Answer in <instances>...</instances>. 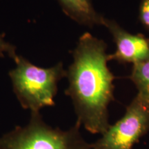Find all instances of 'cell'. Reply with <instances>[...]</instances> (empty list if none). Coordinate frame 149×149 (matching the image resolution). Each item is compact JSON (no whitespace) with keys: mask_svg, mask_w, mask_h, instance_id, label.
<instances>
[{"mask_svg":"<svg viewBox=\"0 0 149 149\" xmlns=\"http://www.w3.org/2000/svg\"><path fill=\"white\" fill-rule=\"evenodd\" d=\"M102 26L114 39L117 50L109 55V60L138 64L149 59V39L141 35L130 34L113 20L104 18Z\"/></svg>","mask_w":149,"mask_h":149,"instance_id":"5b68a950","label":"cell"},{"mask_svg":"<svg viewBox=\"0 0 149 149\" xmlns=\"http://www.w3.org/2000/svg\"><path fill=\"white\" fill-rule=\"evenodd\" d=\"M81 124L68 130L48 126L40 113H31L29 124L15 128L0 138V149H88L90 144L81 135Z\"/></svg>","mask_w":149,"mask_h":149,"instance_id":"3957f363","label":"cell"},{"mask_svg":"<svg viewBox=\"0 0 149 149\" xmlns=\"http://www.w3.org/2000/svg\"><path fill=\"white\" fill-rule=\"evenodd\" d=\"M88 149H92V148H91V144H90V147H89Z\"/></svg>","mask_w":149,"mask_h":149,"instance_id":"30bf717a","label":"cell"},{"mask_svg":"<svg viewBox=\"0 0 149 149\" xmlns=\"http://www.w3.org/2000/svg\"><path fill=\"white\" fill-rule=\"evenodd\" d=\"M107 44L88 33L81 35L67 71L77 121L88 132L103 134L109 127L108 107L113 100L115 77L109 70Z\"/></svg>","mask_w":149,"mask_h":149,"instance_id":"6da1fadb","label":"cell"},{"mask_svg":"<svg viewBox=\"0 0 149 149\" xmlns=\"http://www.w3.org/2000/svg\"><path fill=\"white\" fill-rule=\"evenodd\" d=\"M130 79L139 94L149 100V59L134 64Z\"/></svg>","mask_w":149,"mask_h":149,"instance_id":"52a82bcc","label":"cell"},{"mask_svg":"<svg viewBox=\"0 0 149 149\" xmlns=\"http://www.w3.org/2000/svg\"><path fill=\"white\" fill-rule=\"evenodd\" d=\"M66 15L78 24L88 27L103 24L104 17L96 12L91 0H58Z\"/></svg>","mask_w":149,"mask_h":149,"instance_id":"8992f818","label":"cell"},{"mask_svg":"<svg viewBox=\"0 0 149 149\" xmlns=\"http://www.w3.org/2000/svg\"><path fill=\"white\" fill-rule=\"evenodd\" d=\"M15 61L16 68L10 70L9 76L22 107L31 113H40L42 108L55 105L57 83L67 75L62 64L40 68L22 56H17Z\"/></svg>","mask_w":149,"mask_h":149,"instance_id":"7a4b0ae2","label":"cell"},{"mask_svg":"<svg viewBox=\"0 0 149 149\" xmlns=\"http://www.w3.org/2000/svg\"><path fill=\"white\" fill-rule=\"evenodd\" d=\"M149 130V100L137 93L125 114L109 126L102 137L91 144L92 149H132Z\"/></svg>","mask_w":149,"mask_h":149,"instance_id":"277c9868","label":"cell"},{"mask_svg":"<svg viewBox=\"0 0 149 149\" xmlns=\"http://www.w3.org/2000/svg\"><path fill=\"white\" fill-rule=\"evenodd\" d=\"M139 19L143 25L149 30V0H143L139 10Z\"/></svg>","mask_w":149,"mask_h":149,"instance_id":"9c48e42d","label":"cell"},{"mask_svg":"<svg viewBox=\"0 0 149 149\" xmlns=\"http://www.w3.org/2000/svg\"><path fill=\"white\" fill-rule=\"evenodd\" d=\"M15 46L6 42L4 40L3 35H0V57H4L5 54H7L11 58L15 59L17 57L16 54Z\"/></svg>","mask_w":149,"mask_h":149,"instance_id":"ba28073f","label":"cell"}]
</instances>
